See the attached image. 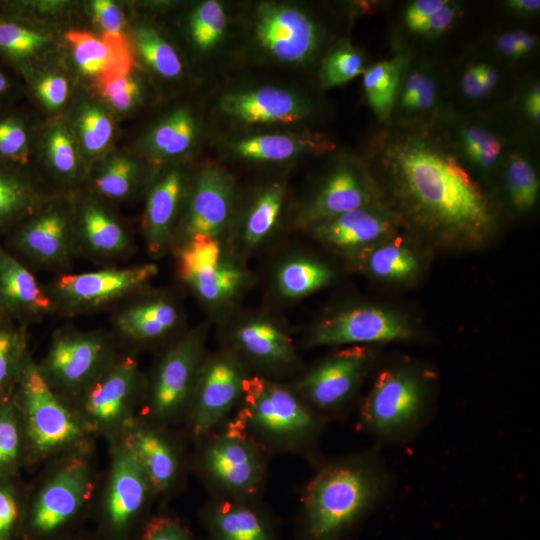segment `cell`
Here are the masks:
<instances>
[{
  "label": "cell",
  "mask_w": 540,
  "mask_h": 540,
  "mask_svg": "<svg viewBox=\"0 0 540 540\" xmlns=\"http://www.w3.org/2000/svg\"><path fill=\"white\" fill-rule=\"evenodd\" d=\"M234 181L224 169L205 166L198 174L185 220L187 239L194 236L219 238L231 216Z\"/></svg>",
  "instance_id": "17"
},
{
  "label": "cell",
  "mask_w": 540,
  "mask_h": 540,
  "mask_svg": "<svg viewBox=\"0 0 540 540\" xmlns=\"http://www.w3.org/2000/svg\"><path fill=\"white\" fill-rule=\"evenodd\" d=\"M242 369L229 355H218L202 364L193 387L191 424L196 436L211 431L242 396Z\"/></svg>",
  "instance_id": "11"
},
{
  "label": "cell",
  "mask_w": 540,
  "mask_h": 540,
  "mask_svg": "<svg viewBox=\"0 0 540 540\" xmlns=\"http://www.w3.org/2000/svg\"><path fill=\"white\" fill-rule=\"evenodd\" d=\"M332 148L333 144L319 134L274 133L242 138L232 145V152L245 160L284 162Z\"/></svg>",
  "instance_id": "25"
},
{
  "label": "cell",
  "mask_w": 540,
  "mask_h": 540,
  "mask_svg": "<svg viewBox=\"0 0 540 540\" xmlns=\"http://www.w3.org/2000/svg\"><path fill=\"white\" fill-rule=\"evenodd\" d=\"M94 20L102 30V37L123 42L124 16L121 9L109 0H96L91 3Z\"/></svg>",
  "instance_id": "53"
},
{
  "label": "cell",
  "mask_w": 540,
  "mask_h": 540,
  "mask_svg": "<svg viewBox=\"0 0 540 540\" xmlns=\"http://www.w3.org/2000/svg\"><path fill=\"white\" fill-rule=\"evenodd\" d=\"M195 134L193 115L188 109L181 108L152 130L147 140V149L156 159L180 156L190 149Z\"/></svg>",
  "instance_id": "35"
},
{
  "label": "cell",
  "mask_w": 540,
  "mask_h": 540,
  "mask_svg": "<svg viewBox=\"0 0 540 540\" xmlns=\"http://www.w3.org/2000/svg\"><path fill=\"white\" fill-rule=\"evenodd\" d=\"M459 141L465 156L481 170L492 169L501 157L500 138L483 125H465L460 130Z\"/></svg>",
  "instance_id": "46"
},
{
  "label": "cell",
  "mask_w": 540,
  "mask_h": 540,
  "mask_svg": "<svg viewBox=\"0 0 540 540\" xmlns=\"http://www.w3.org/2000/svg\"><path fill=\"white\" fill-rule=\"evenodd\" d=\"M524 108L529 119L535 124L539 125L540 122V89L539 84L536 83L529 90Z\"/></svg>",
  "instance_id": "62"
},
{
  "label": "cell",
  "mask_w": 540,
  "mask_h": 540,
  "mask_svg": "<svg viewBox=\"0 0 540 540\" xmlns=\"http://www.w3.org/2000/svg\"><path fill=\"white\" fill-rule=\"evenodd\" d=\"M371 354L363 347L341 350L310 370L298 389L319 409L342 407L354 394L367 368Z\"/></svg>",
  "instance_id": "14"
},
{
  "label": "cell",
  "mask_w": 540,
  "mask_h": 540,
  "mask_svg": "<svg viewBox=\"0 0 540 540\" xmlns=\"http://www.w3.org/2000/svg\"><path fill=\"white\" fill-rule=\"evenodd\" d=\"M505 184L512 205L520 211L531 209L538 198L539 180L532 163L519 152L506 162Z\"/></svg>",
  "instance_id": "42"
},
{
  "label": "cell",
  "mask_w": 540,
  "mask_h": 540,
  "mask_svg": "<svg viewBox=\"0 0 540 540\" xmlns=\"http://www.w3.org/2000/svg\"><path fill=\"white\" fill-rule=\"evenodd\" d=\"M506 6L513 13L520 16H531L539 12V0H509L506 1Z\"/></svg>",
  "instance_id": "63"
},
{
  "label": "cell",
  "mask_w": 540,
  "mask_h": 540,
  "mask_svg": "<svg viewBox=\"0 0 540 540\" xmlns=\"http://www.w3.org/2000/svg\"><path fill=\"white\" fill-rule=\"evenodd\" d=\"M458 10L449 2L434 13L421 30V34H439L446 31L456 20Z\"/></svg>",
  "instance_id": "58"
},
{
  "label": "cell",
  "mask_w": 540,
  "mask_h": 540,
  "mask_svg": "<svg viewBox=\"0 0 540 540\" xmlns=\"http://www.w3.org/2000/svg\"><path fill=\"white\" fill-rule=\"evenodd\" d=\"M375 156L415 221L471 240L481 239L492 228L487 198L457 156L432 132L385 135Z\"/></svg>",
  "instance_id": "1"
},
{
  "label": "cell",
  "mask_w": 540,
  "mask_h": 540,
  "mask_svg": "<svg viewBox=\"0 0 540 540\" xmlns=\"http://www.w3.org/2000/svg\"><path fill=\"white\" fill-rule=\"evenodd\" d=\"M254 34L265 52L284 63L305 62L319 45V32L313 20L288 4H260L255 14Z\"/></svg>",
  "instance_id": "7"
},
{
  "label": "cell",
  "mask_w": 540,
  "mask_h": 540,
  "mask_svg": "<svg viewBox=\"0 0 540 540\" xmlns=\"http://www.w3.org/2000/svg\"><path fill=\"white\" fill-rule=\"evenodd\" d=\"M235 339L247 354L263 362L287 364L294 360L291 340L269 321L245 322L235 331Z\"/></svg>",
  "instance_id": "32"
},
{
  "label": "cell",
  "mask_w": 540,
  "mask_h": 540,
  "mask_svg": "<svg viewBox=\"0 0 540 540\" xmlns=\"http://www.w3.org/2000/svg\"><path fill=\"white\" fill-rule=\"evenodd\" d=\"M221 111L246 125L293 123L310 113V106L299 95L280 87L261 86L225 95Z\"/></svg>",
  "instance_id": "18"
},
{
  "label": "cell",
  "mask_w": 540,
  "mask_h": 540,
  "mask_svg": "<svg viewBox=\"0 0 540 540\" xmlns=\"http://www.w3.org/2000/svg\"><path fill=\"white\" fill-rule=\"evenodd\" d=\"M124 442L133 451L146 474L149 485L156 491L167 489L177 472L176 456L167 441L146 428H131Z\"/></svg>",
  "instance_id": "26"
},
{
  "label": "cell",
  "mask_w": 540,
  "mask_h": 540,
  "mask_svg": "<svg viewBox=\"0 0 540 540\" xmlns=\"http://www.w3.org/2000/svg\"><path fill=\"white\" fill-rule=\"evenodd\" d=\"M391 483L375 451L325 466L306 490L303 540H339L383 501Z\"/></svg>",
  "instance_id": "2"
},
{
  "label": "cell",
  "mask_w": 540,
  "mask_h": 540,
  "mask_svg": "<svg viewBox=\"0 0 540 540\" xmlns=\"http://www.w3.org/2000/svg\"><path fill=\"white\" fill-rule=\"evenodd\" d=\"M204 463L218 483L235 493L254 492L261 479V465L254 449L234 427L209 445Z\"/></svg>",
  "instance_id": "19"
},
{
  "label": "cell",
  "mask_w": 540,
  "mask_h": 540,
  "mask_svg": "<svg viewBox=\"0 0 540 540\" xmlns=\"http://www.w3.org/2000/svg\"><path fill=\"white\" fill-rule=\"evenodd\" d=\"M226 26L227 17L223 6L215 0L200 3L190 16L191 38L203 51L213 49L221 41Z\"/></svg>",
  "instance_id": "45"
},
{
  "label": "cell",
  "mask_w": 540,
  "mask_h": 540,
  "mask_svg": "<svg viewBox=\"0 0 540 540\" xmlns=\"http://www.w3.org/2000/svg\"><path fill=\"white\" fill-rule=\"evenodd\" d=\"M448 3L447 0H416L406 9L404 21L406 26L421 33L422 28L431 16Z\"/></svg>",
  "instance_id": "56"
},
{
  "label": "cell",
  "mask_w": 540,
  "mask_h": 540,
  "mask_svg": "<svg viewBox=\"0 0 540 540\" xmlns=\"http://www.w3.org/2000/svg\"><path fill=\"white\" fill-rule=\"evenodd\" d=\"M138 175L136 163L125 156L113 157L94 179L97 191L110 199H122L133 190Z\"/></svg>",
  "instance_id": "48"
},
{
  "label": "cell",
  "mask_w": 540,
  "mask_h": 540,
  "mask_svg": "<svg viewBox=\"0 0 540 540\" xmlns=\"http://www.w3.org/2000/svg\"><path fill=\"white\" fill-rule=\"evenodd\" d=\"M14 478L0 477V540H14L23 527L21 492Z\"/></svg>",
  "instance_id": "50"
},
{
  "label": "cell",
  "mask_w": 540,
  "mask_h": 540,
  "mask_svg": "<svg viewBox=\"0 0 540 540\" xmlns=\"http://www.w3.org/2000/svg\"><path fill=\"white\" fill-rule=\"evenodd\" d=\"M184 192V177L172 170L149 192L143 217V232L149 252L159 255L167 246Z\"/></svg>",
  "instance_id": "24"
},
{
  "label": "cell",
  "mask_w": 540,
  "mask_h": 540,
  "mask_svg": "<svg viewBox=\"0 0 540 540\" xmlns=\"http://www.w3.org/2000/svg\"><path fill=\"white\" fill-rule=\"evenodd\" d=\"M21 414L26 460L77 447L89 429L60 400L30 356L27 358L13 393Z\"/></svg>",
  "instance_id": "4"
},
{
  "label": "cell",
  "mask_w": 540,
  "mask_h": 540,
  "mask_svg": "<svg viewBox=\"0 0 540 540\" xmlns=\"http://www.w3.org/2000/svg\"><path fill=\"white\" fill-rule=\"evenodd\" d=\"M9 320L6 315L4 314V312L2 311V309L0 308V324H2L3 322Z\"/></svg>",
  "instance_id": "64"
},
{
  "label": "cell",
  "mask_w": 540,
  "mask_h": 540,
  "mask_svg": "<svg viewBox=\"0 0 540 540\" xmlns=\"http://www.w3.org/2000/svg\"><path fill=\"white\" fill-rule=\"evenodd\" d=\"M364 70L361 52L349 41H342L323 59L320 79L325 87H335L363 74Z\"/></svg>",
  "instance_id": "47"
},
{
  "label": "cell",
  "mask_w": 540,
  "mask_h": 540,
  "mask_svg": "<svg viewBox=\"0 0 540 540\" xmlns=\"http://www.w3.org/2000/svg\"><path fill=\"white\" fill-rule=\"evenodd\" d=\"M28 357L24 325L11 320L0 324V402L13 396Z\"/></svg>",
  "instance_id": "37"
},
{
  "label": "cell",
  "mask_w": 540,
  "mask_h": 540,
  "mask_svg": "<svg viewBox=\"0 0 540 540\" xmlns=\"http://www.w3.org/2000/svg\"><path fill=\"white\" fill-rule=\"evenodd\" d=\"M66 38L76 66L82 74L93 78L95 83L131 72L133 59L127 41L99 38L79 30L69 31Z\"/></svg>",
  "instance_id": "23"
},
{
  "label": "cell",
  "mask_w": 540,
  "mask_h": 540,
  "mask_svg": "<svg viewBox=\"0 0 540 540\" xmlns=\"http://www.w3.org/2000/svg\"><path fill=\"white\" fill-rule=\"evenodd\" d=\"M474 67L481 86L488 94L497 84L499 78L498 71L487 63H478Z\"/></svg>",
  "instance_id": "61"
},
{
  "label": "cell",
  "mask_w": 540,
  "mask_h": 540,
  "mask_svg": "<svg viewBox=\"0 0 540 540\" xmlns=\"http://www.w3.org/2000/svg\"><path fill=\"white\" fill-rule=\"evenodd\" d=\"M535 47L536 36L525 30L506 32L496 39L497 51L507 58H521L532 52Z\"/></svg>",
  "instance_id": "54"
},
{
  "label": "cell",
  "mask_w": 540,
  "mask_h": 540,
  "mask_svg": "<svg viewBox=\"0 0 540 540\" xmlns=\"http://www.w3.org/2000/svg\"><path fill=\"white\" fill-rule=\"evenodd\" d=\"M378 203L365 168L355 161L339 163L300 211L298 222L312 227L339 215Z\"/></svg>",
  "instance_id": "10"
},
{
  "label": "cell",
  "mask_w": 540,
  "mask_h": 540,
  "mask_svg": "<svg viewBox=\"0 0 540 540\" xmlns=\"http://www.w3.org/2000/svg\"><path fill=\"white\" fill-rule=\"evenodd\" d=\"M135 40L142 58L156 73L165 78L181 74L183 66L177 52L154 29L138 28Z\"/></svg>",
  "instance_id": "44"
},
{
  "label": "cell",
  "mask_w": 540,
  "mask_h": 540,
  "mask_svg": "<svg viewBox=\"0 0 540 540\" xmlns=\"http://www.w3.org/2000/svg\"><path fill=\"white\" fill-rule=\"evenodd\" d=\"M393 225L392 215L377 203L320 222L310 229L324 243L352 249L386 236L392 231Z\"/></svg>",
  "instance_id": "22"
},
{
  "label": "cell",
  "mask_w": 540,
  "mask_h": 540,
  "mask_svg": "<svg viewBox=\"0 0 540 540\" xmlns=\"http://www.w3.org/2000/svg\"><path fill=\"white\" fill-rule=\"evenodd\" d=\"M405 67V56L398 54L373 64L362 74L368 103L382 122H389L391 118Z\"/></svg>",
  "instance_id": "30"
},
{
  "label": "cell",
  "mask_w": 540,
  "mask_h": 540,
  "mask_svg": "<svg viewBox=\"0 0 540 540\" xmlns=\"http://www.w3.org/2000/svg\"><path fill=\"white\" fill-rule=\"evenodd\" d=\"M37 98L51 109L62 106L68 96L67 80L61 75L50 74L40 78L34 86Z\"/></svg>",
  "instance_id": "55"
},
{
  "label": "cell",
  "mask_w": 540,
  "mask_h": 540,
  "mask_svg": "<svg viewBox=\"0 0 540 540\" xmlns=\"http://www.w3.org/2000/svg\"><path fill=\"white\" fill-rule=\"evenodd\" d=\"M77 126L81 145L88 154L101 153L111 141L113 123L108 114L95 105L81 109Z\"/></svg>",
  "instance_id": "49"
},
{
  "label": "cell",
  "mask_w": 540,
  "mask_h": 540,
  "mask_svg": "<svg viewBox=\"0 0 540 540\" xmlns=\"http://www.w3.org/2000/svg\"><path fill=\"white\" fill-rule=\"evenodd\" d=\"M181 278L201 300L209 304H220L238 293L244 284L245 274L237 265L223 259Z\"/></svg>",
  "instance_id": "33"
},
{
  "label": "cell",
  "mask_w": 540,
  "mask_h": 540,
  "mask_svg": "<svg viewBox=\"0 0 540 540\" xmlns=\"http://www.w3.org/2000/svg\"><path fill=\"white\" fill-rule=\"evenodd\" d=\"M107 342L97 333L66 331L53 338L39 367L52 385L65 390L85 388L105 367Z\"/></svg>",
  "instance_id": "9"
},
{
  "label": "cell",
  "mask_w": 540,
  "mask_h": 540,
  "mask_svg": "<svg viewBox=\"0 0 540 540\" xmlns=\"http://www.w3.org/2000/svg\"><path fill=\"white\" fill-rule=\"evenodd\" d=\"M149 482L133 451L123 441L112 462L106 514L114 528L125 527L144 505Z\"/></svg>",
  "instance_id": "21"
},
{
  "label": "cell",
  "mask_w": 540,
  "mask_h": 540,
  "mask_svg": "<svg viewBox=\"0 0 540 540\" xmlns=\"http://www.w3.org/2000/svg\"><path fill=\"white\" fill-rule=\"evenodd\" d=\"M405 322L390 311L377 307H355L320 322L312 331L310 346H343L389 342L410 337Z\"/></svg>",
  "instance_id": "12"
},
{
  "label": "cell",
  "mask_w": 540,
  "mask_h": 540,
  "mask_svg": "<svg viewBox=\"0 0 540 540\" xmlns=\"http://www.w3.org/2000/svg\"><path fill=\"white\" fill-rule=\"evenodd\" d=\"M52 300L22 261L0 243V308L6 317L25 325L46 313Z\"/></svg>",
  "instance_id": "20"
},
{
  "label": "cell",
  "mask_w": 540,
  "mask_h": 540,
  "mask_svg": "<svg viewBox=\"0 0 540 540\" xmlns=\"http://www.w3.org/2000/svg\"><path fill=\"white\" fill-rule=\"evenodd\" d=\"M40 196L24 168L0 163V237L38 209Z\"/></svg>",
  "instance_id": "27"
},
{
  "label": "cell",
  "mask_w": 540,
  "mask_h": 540,
  "mask_svg": "<svg viewBox=\"0 0 540 540\" xmlns=\"http://www.w3.org/2000/svg\"><path fill=\"white\" fill-rule=\"evenodd\" d=\"M158 273L155 264H139L122 268L65 274L54 285L56 297L67 307L99 306L147 284Z\"/></svg>",
  "instance_id": "13"
},
{
  "label": "cell",
  "mask_w": 540,
  "mask_h": 540,
  "mask_svg": "<svg viewBox=\"0 0 540 540\" xmlns=\"http://www.w3.org/2000/svg\"><path fill=\"white\" fill-rule=\"evenodd\" d=\"M432 400L421 375L406 367L376 377L360 411L362 426L382 443L413 439L432 417Z\"/></svg>",
  "instance_id": "3"
},
{
  "label": "cell",
  "mask_w": 540,
  "mask_h": 540,
  "mask_svg": "<svg viewBox=\"0 0 540 540\" xmlns=\"http://www.w3.org/2000/svg\"><path fill=\"white\" fill-rule=\"evenodd\" d=\"M179 318L177 308L164 299L133 305L116 317V327L126 337L149 340L170 331Z\"/></svg>",
  "instance_id": "29"
},
{
  "label": "cell",
  "mask_w": 540,
  "mask_h": 540,
  "mask_svg": "<svg viewBox=\"0 0 540 540\" xmlns=\"http://www.w3.org/2000/svg\"><path fill=\"white\" fill-rule=\"evenodd\" d=\"M397 97L399 110L407 117L423 116L438 100V86L432 73L415 68L405 75Z\"/></svg>",
  "instance_id": "41"
},
{
  "label": "cell",
  "mask_w": 540,
  "mask_h": 540,
  "mask_svg": "<svg viewBox=\"0 0 540 540\" xmlns=\"http://www.w3.org/2000/svg\"><path fill=\"white\" fill-rule=\"evenodd\" d=\"M48 43L42 32L19 16L0 12V58L10 66H21Z\"/></svg>",
  "instance_id": "34"
},
{
  "label": "cell",
  "mask_w": 540,
  "mask_h": 540,
  "mask_svg": "<svg viewBox=\"0 0 540 540\" xmlns=\"http://www.w3.org/2000/svg\"><path fill=\"white\" fill-rule=\"evenodd\" d=\"M214 540H274L266 519L256 510L239 503L223 502L208 516Z\"/></svg>",
  "instance_id": "28"
},
{
  "label": "cell",
  "mask_w": 540,
  "mask_h": 540,
  "mask_svg": "<svg viewBox=\"0 0 540 540\" xmlns=\"http://www.w3.org/2000/svg\"><path fill=\"white\" fill-rule=\"evenodd\" d=\"M330 269L316 260L297 257L284 262L276 274L279 292L287 298H300L327 285Z\"/></svg>",
  "instance_id": "38"
},
{
  "label": "cell",
  "mask_w": 540,
  "mask_h": 540,
  "mask_svg": "<svg viewBox=\"0 0 540 540\" xmlns=\"http://www.w3.org/2000/svg\"><path fill=\"white\" fill-rule=\"evenodd\" d=\"M141 540H191V538L173 519L158 517L147 524Z\"/></svg>",
  "instance_id": "57"
},
{
  "label": "cell",
  "mask_w": 540,
  "mask_h": 540,
  "mask_svg": "<svg viewBox=\"0 0 540 540\" xmlns=\"http://www.w3.org/2000/svg\"><path fill=\"white\" fill-rule=\"evenodd\" d=\"M6 62L0 58V107H5L14 96L17 85L6 67Z\"/></svg>",
  "instance_id": "60"
},
{
  "label": "cell",
  "mask_w": 540,
  "mask_h": 540,
  "mask_svg": "<svg viewBox=\"0 0 540 540\" xmlns=\"http://www.w3.org/2000/svg\"><path fill=\"white\" fill-rule=\"evenodd\" d=\"M96 85L102 97L118 111L131 109L140 99V85L131 72L112 76Z\"/></svg>",
  "instance_id": "52"
},
{
  "label": "cell",
  "mask_w": 540,
  "mask_h": 540,
  "mask_svg": "<svg viewBox=\"0 0 540 540\" xmlns=\"http://www.w3.org/2000/svg\"><path fill=\"white\" fill-rule=\"evenodd\" d=\"M92 489L87 462L81 457L71 458L38 491L23 520L26 533L43 535L55 531L73 518Z\"/></svg>",
  "instance_id": "6"
},
{
  "label": "cell",
  "mask_w": 540,
  "mask_h": 540,
  "mask_svg": "<svg viewBox=\"0 0 540 540\" xmlns=\"http://www.w3.org/2000/svg\"><path fill=\"white\" fill-rule=\"evenodd\" d=\"M285 188L274 183L263 189L250 206L242 227L245 248L253 249L274 229L281 214Z\"/></svg>",
  "instance_id": "36"
},
{
  "label": "cell",
  "mask_w": 540,
  "mask_h": 540,
  "mask_svg": "<svg viewBox=\"0 0 540 540\" xmlns=\"http://www.w3.org/2000/svg\"><path fill=\"white\" fill-rule=\"evenodd\" d=\"M137 380V363L123 357L107 364L84 388L83 422L90 430L109 429L123 418Z\"/></svg>",
  "instance_id": "16"
},
{
  "label": "cell",
  "mask_w": 540,
  "mask_h": 540,
  "mask_svg": "<svg viewBox=\"0 0 540 540\" xmlns=\"http://www.w3.org/2000/svg\"><path fill=\"white\" fill-rule=\"evenodd\" d=\"M4 248L22 261L36 265L61 266L70 260L71 225L58 208L35 210L5 236Z\"/></svg>",
  "instance_id": "8"
},
{
  "label": "cell",
  "mask_w": 540,
  "mask_h": 540,
  "mask_svg": "<svg viewBox=\"0 0 540 540\" xmlns=\"http://www.w3.org/2000/svg\"><path fill=\"white\" fill-rule=\"evenodd\" d=\"M80 232L84 245L103 257H116L130 246L119 222L96 203H87L80 216Z\"/></svg>",
  "instance_id": "31"
},
{
  "label": "cell",
  "mask_w": 540,
  "mask_h": 540,
  "mask_svg": "<svg viewBox=\"0 0 540 540\" xmlns=\"http://www.w3.org/2000/svg\"><path fill=\"white\" fill-rule=\"evenodd\" d=\"M0 107V163L24 168L29 162L31 129L24 114Z\"/></svg>",
  "instance_id": "40"
},
{
  "label": "cell",
  "mask_w": 540,
  "mask_h": 540,
  "mask_svg": "<svg viewBox=\"0 0 540 540\" xmlns=\"http://www.w3.org/2000/svg\"><path fill=\"white\" fill-rule=\"evenodd\" d=\"M46 152L52 168L64 176H73L77 171L78 159L74 140L63 125L54 127L46 140Z\"/></svg>",
  "instance_id": "51"
},
{
  "label": "cell",
  "mask_w": 540,
  "mask_h": 540,
  "mask_svg": "<svg viewBox=\"0 0 540 540\" xmlns=\"http://www.w3.org/2000/svg\"><path fill=\"white\" fill-rule=\"evenodd\" d=\"M25 460L23 422L12 396L0 402V477L15 476Z\"/></svg>",
  "instance_id": "39"
},
{
  "label": "cell",
  "mask_w": 540,
  "mask_h": 540,
  "mask_svg": "<svg viewBox=\"0 0 540 540\" xmlns=\"http://www.w3.org/2000/svg\"><path fill=\"white\" fill-rule=\"evenodd\" d=\"M206 329L200 327L181 339L159 365L152 388L150 408L160 418L175 413L193 390Z\"/></svg>",
  "instance_id": "15"
},
{
  "label": "cell",
  "mask_w": 540,
  "mask_h": 540,
  "mask_svg": "<svg viewBox=\"0 0 540 540\" xmlns=\"http://www.w3.org/2000/svg\"><path fill=\"white\" fill-rule=\"evenodd\" d=\"M461 88L464 95L470 99H480L487 95L477 78L474 65L468 67L463 73Z\"/></svg>",
  "instance_id": "59"
},
{
  "label": "cell",
  "mask_w": 540,
  "mask_h": 540,
  "mask_svg": "<svg viewBox=\"0 0 540 540\" xmlns=\"http://www.w3.org/2000/svg\"><path fill=\"white\" fill-rule=\"evenodd\" d=\"M364 266L375 277L402 280L416 272L418 262L410 250L391 243L372 249L364 260Z\"/></svg>",
  "instance_id": "43"
},
{
  "label": "cell",
  "mask_w": 540,
  "mask_h": 540,
  "mask_svg": "<svg viewBox=\"0 0 540 540\" xmlns=\"http://www.w3.org/2000/svg\"><path fill=\"white\" fill-rule=\"evenodd\" d=\"M240 421L274 437H303L317 422L313 413L288 389L264 378H245Z\"/></svg>",
  "instance_id": "5"
}]
</instances>
